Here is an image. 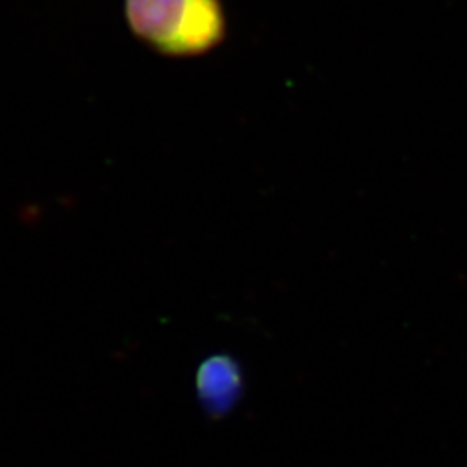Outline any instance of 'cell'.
Wrapping results in <instances>:
<instances>
[{"instance_id":"obj_1","label":"cell","mask_w":467,"mask_h":467,"mask_svg":"<svg viewBox=\"0 0 467 467\" xmlns=\"http://www.w3.org/2000/svg\"><path fill=\"white\" fill-rule=\"evenodd\" d=\"M134 34L168 56H198L217 47L225 35L220 0H127Z\"/></svg>"}]
</instances>
